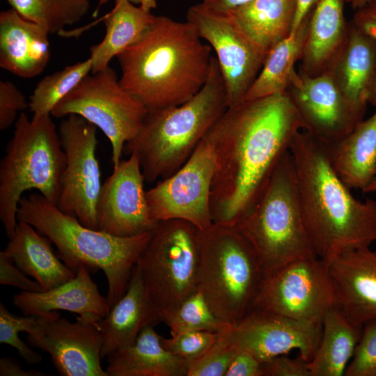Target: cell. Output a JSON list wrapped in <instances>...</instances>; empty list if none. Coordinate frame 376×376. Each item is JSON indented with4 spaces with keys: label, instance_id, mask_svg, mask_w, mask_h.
<instances>
[{
    "label": "cell",
    "instance_id": "obj_27",
    "mask_svg": "<svg viewBox=\"0 0 376 376\" xmlns=\"http://www.w3.org/2000/svg\"><path fill=\"white\" fill-rule=\"evenodd\" d=\"M344 0H318L308 24L299 72L311 76L323 73L343 44L348 22Z\"/></svg>",
    "mask_w": 376,
    "mask_h": 376
},
{
    "label": "cell",
    "instance_id": "obj_23",
    "mask_svg": "<svg viewBox=\"0 0 376 376\" xmlns=\"http://www.w3.org/2000/svg\"><path fill=\"white\" fill-rule=\"evenodd\" d=\"M324 72L348 99L366 108L376 76V41L348 22L345 38Z\"/></svg>",
    "mask_w": 376,
    "mask_h": 376
},
{
    "label": "cell",
    "instance_id": "obj_12",
    "mask_svg": "<svg viewBox=\"0 0 376 376\" xmlns=\"http://www.w3.org/2000/svg\"><path fill=\"white\" fill-rule=\"evenodd\" d=\"M215 167L213 148L204 136L187 161L173 174L146 191L152 219H182L204 230L213 222L211 187Z\"/></svg>",
    "mask_w": 376,
    "mask_h": 376
},
{
    "label": "cell",
    "instance_id": "obj_42",
    "mask_svg": "<svg viewBox=\"0 0 376 376\" xmlns=\"http://www.w3.org/2000/svg\"><path fill=\"white\" fill-rule=\"evenodd\" d=\"M225 376H264L262 363L250 353L238 350Z\"/></svg>",
    "mask_w": 376,
    "mask_h": 376
},
{
    "label": "cell",
    "instance_id": "obj_29",
    "mask_svg": "<svg viewBox=\"0 0 376 376\" xmlns=\"http://www.w3.org/2000/svg\"><path fill=\"white\" fill-rule=\"evenodd\" d=\"M155 15L130 0H115L113 10L104 18L103 40L90 47L92 73L109 67L110 61L138 42L152 23Z\"/></svg>",
    "mask_w": 376,
    "mask_h": 376
},
{
    "label": "cell",
    "instance_id": "obj_31",
    "mask_svg": "<svg viewBox=\"0 0 376 376\" xmlns=\"http://www.w3.org/2000/svg\"><path fill=\"white\" fill-rule=\"evenodd\" d=\"M311 13L295 33L270 50L243 100L286 92L295 65L301 57Z\"/></svg>",
    "mask_w": 376,
    "mask_h": 376
},
{
    "label": "cell",
    "instance_id": "obj_20",
    "mask_svg": "<svg viewBox=\"0 0 376 376\" xmlns=\"http://www.w3.org/2000/svg\"><path fill=\"white\" fill-rule=\"evenodd\" d=\"M49 34L14 8L0 13V66L22 77L40 75L50 58Z\"/></svg>",
    "mask_w": 376,
    "mask_h": 376
},
{
    "label": "cell",
    "instance_id": "obj_46",
    "mask_svg": "<svg viewBox=\"0 0 376 376\" xmlns=\"http://www.w3.org/2000/svg\"><path fill=\"white\" fill-rule=\"evenodd\" d=\"M251 0H203L207 6L221 12H227Z\"/></svg>",
    "mask_w": 376,
    "mask_h": 376
},
{
    "label": "cell",
    "instance_id": "obj_28",
    "mask_svg": "<svg viewBox=\"0 0 376 376\" xmlns=\"http://www.w3.org/2000/svg\"><path fill=\"white\" fill-rule=\"evenodd\" d=\"M296 0H251L228 11L250 43L263 55L292 31Z\"/></svg>",
    "mask_w": 376,
    "mask_h": 376
},
{
    "label": "cell",
    "instance_id": "obj_48",
    "mask_svg": "<svg viewBox=\"0 0 376 376\" xmlns=\"http://www.w3.org/2000/svg\"><path fill=\"white\" fill-rule=\"evenodd\" d=\"M132 3H140L143 8L150 11L156 7V0H132Z\"/></svg>",
    "mask_w": 376,
    "mask_h": 376
},
{
    "label": "cell",
    "instance_id": "obj_6",
    "mask_svg": "<svg viewBox=\"0 0 376 376\" xmlns=\"http://www.w3.org/2000/svg\"><path fill=\"white\" fill-rule=\"evenodd\" d=\"M65 163L51 114L30 119L21 112L0 163V219L8 238L18 223V205L25 191L38 190L57 204Z\"/></svg>",
    "mask_w": 376,
    "mask_h": 376
},
{
    "label": "cell",
    "instance_id": "obj_34",
    "mask_svg": "<svg viewBox=\"0 0 376 376\" xmlns=\"http://www.w3.org/2000/svg\"><path fill=\"white\" fill-rule=\"evenodd\" d=\"M163 322L170 328L171 336L191 331L222 332L230 328L217 317L198 289Z\"/></svg>",
    "mask_w": 376,
    "mask_h": 376
},
{
    "label": "cell",
    "instance_id": "obj_2",
    "mask_svg": "<svg viewBox=\"0 0 376 376\" xmlns=\"http://www.w3.org/2000/svg\"><path fill=\"white\" fill-rule=\"evenodd\" d=\"M304 223L318 258L327 265L343 252L376 242V201L353 196L324 146L304 130L289 149Z\"/></svg>",
    "mask_w": 376,
    "mask_h": 376
},
{
    "label": "cell",
    "instance_id": "obj_10",
    "mask_svg": "<svg viewBox=\"0 0 376 376\" xmlns=\"http://www.w3.org/2000/svg\"><path fill=\"white\" fill-rule=\"evenodd\" d=\"M72 114L84 118L105 134L116 168L125 144L139 133L148 111L123 88L116 71L109 66L88 75L51 111L55 118Z\"/></svg>",
    "mask_w": 376,
    "mask_h": 376
},
{
    "label": "cell",
    "instance_id": "obj_26",
    "mask_svg": "<svg viewBox=\"0 0 376 376\" xmlns=\"http://www.w3.org/2000/svg\"><path fill=\"white\" fill-rule=\"evenodd\" d=\"M154 327H145L134 345L107 356L108 376H187L188 362L168 351Z\"/></svg>",
    "mask_w": 376,
    "mask_h": 376
},
{
    "label": "cell",
    "instance_id": "obj_3",
    "mask_svg": "<svg viewBox=\"0 0 376 376\" xmlns=\"http://www.w3.org/2000/svg\"><path fill=\"white\" fill-rule=\"evenodd\" d=\"M201 40L187 21L155 16L143 37L117 55L120 84L148 112L186 102L210 71L212 47Z\"/></svg>",
    "mask_w": 376,
    "mask_h": 376
},
{
    "label": "cell",
    "instance_id": "obj_49",
    "mask_svg": "<svg viewBox=\"0 0 376 376\" xmlns=\"http://www.w3.org/2000/svg\"><path fill=\"white\" fill-rule=\"evenodd\" d=\"M369 0H344L354 10L363 7Z\"/></svg>",
    "mask_w": 376,
    "mask_h": 376
},
{
    "label": "cell",
    "instance_id": "obj_4",
    "mask_svg": "<svg viewBox=\"0 0 376 376\" xmlns=\"http://www.w3.org/2000/svg\"><path fill=\"white\" fill-rule=\"evenodd\" d=\"M17 219L47 237L75 273L81 265L101 269L107 280L110 308L126 292L133 268L154 231L117 237L87 227L38 192L21 198Z\"/></svg>",
    "mask_w": 376,
    "mask_h": 376
},
{
    "label": "cell",
    "instance_id": "obj_32",
    "mask_svg": "<svg viewBox=\"0 0 376 376\" xmlns=\"http://www.w3.org/2000/svg\"><path fill=\"white\" fill-rule=\"evenodd\" d=\"M24 18L48 34L60 33L80 22L88 13L90 0H6Z\"/></svg>",
    "mask_w": 376,
    "mask_h": 376
},
{
    "label": "cell",
    "instance_id": "obj_45",
    "mask_svg": "<svg viewBox=\"0 0 376 376\" xmlns=\"http://www.w3.org/2000/svg\"><path fill=\"white\" fill-rule=\"evenodd\" d=\"M318 1V0H296V10L290 34L295 33L310 15Z\"/></svg>",
    "mask_w": 376,
    "mask_h": 376
},
{
    "label": "cell",
    "instance_id": "obj_50",
    "mask_svg": "<svg viewBox=\"0 0 376 376\" xmlns=\"http://www.w3.org/2000/svg\"><path fill=\"white\" fill-rule=\"evenodd\" d=\"M363 193H375L376 194V178L373 182L363 191Z\"/></svg>",
    "mask_w": 376,
    "mask_h": 376
},
{
    "label": "cell",
    "instance_id": "obj_33",
    "mask_svg": "<svg viewBox=\"0 0 376 376\" xmlns=\"http://www.w3.org/2000/svg\"><path fill=\"white\" fill-rule=\"evenodd\" d=\"M91 68L89 57L43 77L29 98V108L33 116L51 114L53 108L88 75Z\"/></svg>",
    "mask_w": 376,
    "mask_h": 376
},
{
    "label": "cell",
    "instance_id": "obj_22",
    "mask_svg": "<svg viewBox=\"0 0 376 376\" xmlns=\"http://www.w3.org/2000/svg\"><path fill=\"white\" fill-rule=\"evenodd\" d=\"M159 322L158 313L134 266L126 292L111 307L108 314L97 322L103 338L101 357H107L118 348L134 345L145 327H154Z\"/></svg>",
    "mask_w": 376,
    "mask_h": 376
},
{
    "label": "cell",
    "instance_id": "obj_52",
    "mask_svg": "<svg viewBox=\"0 0 376 376\" xmlns=\"http://www.w3.org/2000/svg\"><path fill=\"white\" fill-rule=\"evenodd\" d=\"M131 2H132V0H130Z\"/></svg>",
    "mask_w": 376,
    "mask_h": 376
},
{
    "label": "cell",
    "instance_id": "obj_11",
    "mask_svg": "<svg viewBox=\"0 0 376 376\" xmlns=\"http://www.w3.org/2000/svg\"><path fill=\"white\" fill-rule=\"evenodd\" d=\"M336 306V291L328 265L311 256L295 260L269 276L253 308L295 320L322 322L326 313Z\"/></svg>",
    "mask_w": 376,
    "mask_h": 376
},
{
    "label": "cell",
    "instance_id": "obj_38",
    "mask_svg": "<svg viewBox=\"0 0 376 376\" xmlns=\"http://www.w3.org/2000/svg\"><path fill=\"white\" fill-rule=\"evenodd\" d=\"M345 375L376 376V322L363 327L361 338Z\"/></svg>",
    "mask_w": 376,
    "mask_h": 376
},
{
    "label": "cell",
    "instance_id": "obj_39",
    "mask_svg": "<svg viewBox=\"0 0 376 376\" xmlns=\"http://www.w3.org/2000/svg\"><path fill=\"white\" fill-rule=\"evenodd\" d=\"M29 107L26 97L8 80L0 81V130L10 127L19 111Z\"/></svg>",
    "mask_w": 376,
    "mask_h": 376
},
{
    "label": "cell",
    "instance_id": "obj_7",
    "mask_svg": "<svg viewBox=\"0 0 376 376\" xmlns=\"http://www.w3.org/2000/svg\"><path fill=\"white\" fill-rule=\"evenodd\" d=\"M266 274L254 249L234 226L200 230L198 289L217 317L231 327L251 310Z\"/></svg>",
    "mask_w": 376,
    "mask_h": 376
},
{
    "label": "cell",
    "instance_id": "obj_47",
    "mask_svg": "<svg viewBox=\"0 0 376 376\" xmlns=\"http://www.w3.org/2000/svg\"><path fill=\"white\" fill-rule=\"evenodd\" d=\"M368 102L376 109V76L369 90Z\"/></svg>",
    "mask_w": 376,
    "mask_h": 376
},
{
    "label": "cell",
    "instance_id": "obj_18",
    "mask_svg": "<svg viewBox=\"0 0 376 376\" xmlns=\"http://www.w3.org/2000/svg\"><path fill=\"white\" fill-rule=\"evenodd\" d=\"M145 182L136 155L121 160L102 185L96 205L97 229L117 237L154 230L158 222L150 216Z\"/></svg>",
    "mask_w": 376,
    "mask_h": 376
},
{
    "label": "cell",
    "instance_id": "obj_5",
    "mask_svg": "<svg viewBox=\"0 0 376 376\" xmlns=\"http://www.w3.org/2000/svg\"><path fill=\"white\" fill-rule=\"evenodd\" d=\"M228 107L224 80L212 56L203 88L180 105L148 112L142 129L125 144L123 152L138 156L146 182L168 178L187 161Z\"/></svg>",
    "mask_w": 376,
    "mask_h": 376
},
{
    "label": "cell",
    "instance_id": "obj_24",
    "mask_svg": "<svg viewBox=\"0 0 376 376\" xmlns=\"http://www.w3.org/2000/svg\"><path fill=\"white\" fill-rule=\"evenodd\" d=\"M51 242L31 225L18 221L3 251L23 272L36 281L43 291L54 288L76 275L55 255Z\"/></svg>",
    "mask_w": 376,
    "mask_h": 376
},
{
    "label": "cell",
    "instance_id": "obj_1",
    "mask_svg": "<svg viewBox=\"0 0 376 376\" xmlns=\"http://www.w3.org/2000/svg\"><path fill=\"white\" fill-rule=\"evenodd\" d=\"M303 127L287 92L227 108L205 135L215 155L213 223L235 226L251 212Z\"/></svg>",
    "mask_w": 376,
    "mask_h": 376
},
{
    "label": "cell",
    "instance_id": "obj_40",
    "mask_svg": "<svg viewBox=\"0 0 376 376\" xmlns=\"http://www.w3.org/2000/svg\"><path fill=\"white\" fill-rule=\"evenodd\" d=\"M0 283L10 285L25 292H42L41 285L29 279L3 251L0 252Z\"/></svg>",
    "mask_w": 376,
    "mask_h": 376
},
{
    "label": "cell",
    "instance_id": "obj_30",
    "mask_svg": "<svg viewBox=\"0 0 376 376\" xmlns=\"http://www.w3.org/2000/svg\"><path fill=\"white\" fill-rule=\"evenodd\" d=\"M336 306L322 322V335L317 350L309 361L311 376H342L352 359L362 332Z\"/></svg>",
    "mask_w": 376,
    "mask_h": 376
},
{
    "label": "cell",
    "instance_id": "obj_41",
    "mask_svg": "<svg viewBox=\"0 0 376 376\" xmlns=\"http://www.w3.org/2000/svg\"><path fill=\"white\" fill-rule=\"evenodd\" d=\"M284 355L262 363L264 376H311L308 361L301 356L291 359Z\"/></svg>",
    "mask_w": 376,
    "mask_h": 376
},
{
    "label": "cell",
    "instance_id": "obj_35",
    "mask_svg": "<svg viewBox=\"0 0 376 376\" xmlns=\"http://www.w3.org/2000/svg\"><path fill=\"white\" fill-rule=\"evenodd\" d=\"M39 324L38 315H30L24 317L11 314L3 304H0V343L15 348L19 355L29 364L39 363L42 356L32 350L19 337L20 331L33 334Z\"/></svg>",
    "mask_w": 376,
    "mask_h": 376
},
{
    "label": "cell",
    "instance_id": "obj_16",
    "mask_svg": "<svg viewBox=\"0 0 376 376\" xmlns=\"http://www.w3.org/2000/svg\"><path fill=\"white\" fill-rule=\"evenodd\" d=\"M38 315V328L27 342L51 357L63 376H108L101 363L103 338L97 322L78 316L75 322L58 311Z\"/></svg>",
    "mask_w": 376,
    "mask_h": 376
},
{
    "label": "cell",
    "instance_id": "obj_8",
    "mask_svg": "<svg viewBox=\"0 0 376 376\" xmlns=\"http://www.w3.org/2000/svg\"><path fill=\"white\" fill-rule=\"evenodd\" d=\"M235 226L256 252L266 279L295 260L316 256L304 223L289 150L253 209Z\"/></svg>",
    "mask_w": 376,
    "mask_h": 376
},
{
    "label": "cell",
    "instance_id": "obj_15",
    "mask_svg": "<svg viewBox=\"0 0 376 376\" xmlns=\"http://www.w3.org/2000/svg\"><path fill=\"white\" fill-rule=\"evenodd\" d=\"M286 92L302 130L324 146L342 139L364 119L366 108L348 99L327 72L311 77L295 70Z\"/></svg>",
    "mask_w": 376,
    "mask_h": 376
},
{
    "label": "cell",
    "instance_id": "obj_9",
    "mask_svg": "<svg viewBox=\"0 0 376 376\" xmlns=\"http://www.w3.org/2000/svg\"><path fill=\"white\" fill-rule=\"evenodd\" d=\"M200 230L182 219L159 221L135 267L162 322L198 290Z\"/></svg>",
    "mask_w": 376,
    "mask_h": 376
},
{
    "label": "cell",
    "instance_id": "obj_44",
    "mask_svg": "<svg viewBox=\"0 0 376 376\" xmlns=\"http://www.w3.org/2000/svg\"><path fill=\"white\" fill-rule=\"evenodd\" d=\"M1 376H47L48 374L34 370H24L15 359L3 357L0 359Z\"/></svg>",
    "mask_w": 376,
    "mask_h": 376
},
{
    "label": "cell",
    "instance_id": "obj_36",
    "mask_svg": "<svg viewBox=\"0 0 376 376\" xmlns=\"http://www.w3.org/2000/svg\"><path fill=\"white\" fill-rule=\"evenodd\" d=\"M224 331L221 332L218 340L207 351L188 363L187 376H225L238 350L228 340Z\"/></svg>",
    "mask_w": 376,
    "mask_h": 376
},
{
    "label": "cell",
    "instance_id": "obj_43",
    "mask_svg": "<svg viewBox=\"0 0 376 376\" xmlns=\"http://www.w3.org/2000/svg\"><path fill=\"white\" fill-rule=\"evenodd\" d=\"M351 21L376 41V0H369L363 7L356 10Z\"/></svg>",
    "mask_w": 376,
    "mask_h": 376
},
{
    "label": "cell",
    "instance_id": "obj_51",
    "mask_svg": "<svg viewBox=\"0 0 376 376\" xmlns=\"http://www.w3.org/2000/svg\"><path fill=\"white\" fill-rule=\"evenodd\" d=\"M108 0H100V3H99V6H98V8L100 6H102V4L107 3Z\"/></svg>",
    "mask_w": 376,
    "mask_h": 376
},
{
    "label": "cell",
    "instance_id": "obj_19",
    "mask_svg": "<svg viewBox=\"0 0 376 376\" xmlns=\"http://www.w3.org/2000/svg\"><path fill=\"white\" fill-rule=\"evenodd\" d=\"M337 306L363 329L376 322V251L370 247L343 252L328 264Z\"/></svg>",
    "mask_w": 376,
    "mask_h": 376
},
{
    "label": "cell",
    "instance_id": "obj_25",
    "mask_svg": "<svg viewBox=\"0 0 376 376\" xmlns=\"http://www.w3.org/2000/svg\"><path fill=\"white\" fill-rule=\"evenodd\" d=\"M324 146L341 180L363 191L376 178V111L348 134Z\"/></svg>",
    "mask_w": 376,
    "mask_h": 376
},
{
    "label": "cell",
    "instance_id": "obj_14",
    "mask_svg": "<svg viewBox=\"0 0 376 376\" xmlns=\"http://www.w3.org/2000/svg\"><path fill=\"white\" fill-rule=\"evenodd\" d=\"M187 21L217 54L228 107L242 102L266 56L250 43L228 12L214 10L201 2L188 9Z\"/></svg>",
    "mask_w": 376,
    "mask_h": 376
},
{
    "label": "cell",
    "instance_id": "obj_17",
    "mask_svg": "<svg viewBox=\"0 0 376 376\" xmlns=\"http://www.w3.org/2000/svg\"><path fill=\"white\" fill-rule=\"evenodd\" d=\"M224 332L237 350L250 353L261 363L294 349L310 361L320 343L322 322L295 320L253 308Z\"/></svg>",
    "mask_w": 376,
    "mask_h": 376
},
{
    "label": "cell",
    "instance_id": "obj_37",
    "mask_svg": "<svg viewBox=\"0 0 376 376\" xmlns=\"http://www.w3.org/2000/svg\"><path fill=\"white\" fill-rule=\"evenodd\" d=\"M221 332L191 331L171 338L162 336L163 346L180 359L191 362L207 351L218 340Z\"/></svg>",
    "mask_w": 376,
    "mask_h": 376
},
{
    "label": "cell",
    "instance_id": "obj_13",
    "mask_svg": "<svg viewBox=\"0 0 376 376\" xmlns=\"http://www.w3.org/2000/svg\"><path fill=\"white\" fill-rule=\"evenodd\" d=\"M58 134L66 163L56 205L83 225L97 229L96 205L102 187L97 127L72 114L61 123Z\"/></svg>",
    "mask_w": 376,
    "mask_h": 376
},
{
    "label": "cell",
    "instance_id": "obj_21",
    "mask_svg": "<svg viewBox=\"0 0 376 376\" xmlns=\"http://www.w3.org/2000/svg\"><path fill=\"white\" fill-rule=\"evenodd\" d=\"M13 304L25 315L63 310L95 321L104 318L110 310L84 265L70 281L49 290L22 291L13 296Z\"/></svg>",
    "mask_w": 376,
    "mask_h": 376
}]
</instances>
